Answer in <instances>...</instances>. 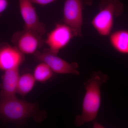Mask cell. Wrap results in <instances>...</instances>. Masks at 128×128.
<instances>
[{
    "instance_id": "obj_14",
    "label": "cell",
    "mask_w": 128,
    "mask_h": 128,
    "mask_svg": "<svg viewBox=\"0 0 128 128\" xmlns=\"http://www.w3.org/2000/svg\"><path fill=\"white\" fill-rule=\"evenodd\" d=\"M33 3L42 6H45L59 0H30Z\"/></svg>"
},
{
    "instance_id": "obj_1",
    "label": "cell",
    "mask_w": 128,
    "mask_h": 128,
    "mask_svg": "<svg viewBox=\"0 0 128 128\" xmlns=\"http://www.w3.org/2000/svg\"><path fill=\"white\" fill-rule=\"evenodd\" d=\"M108 76L100 72L92 74L85 83L86 92L82 101L81 114L76 117L74 124L80 126L96 119L101 104V86L108 80Z\"/></svg>"
},
{
    "instance_id": "obj_6",
    "label": "cell",
    "mask_w": 128,
    "mask_h": 128,
    "mask_svg": "<svg viewBox=\"0 0 128 128\" xmlns=\"http://www.w3.org/2000/svg\"><path fill=\"white\" fill-rule=\"evenodd\" d=\"M11 41L14 46L24 54H34L45 43L41 34L25 28L14 33Z\"/></svg>"
},
{
    "instance_id": "obj_10",
    "label": "cell",
    "mask_w": 128,
    "mask_h": 128,
    "mask_svg": "<svg viewBox=\"0 0 128 128\" xmlns=\"http://www.w3.org/2000/svg\"><path fill=\"white\" fill-rule=\"evenodd\" d=\"M4 72L1 86V98L16 96L17 93L18 85L20 76L18 68L7 70Z\"/></svg>"
},
{
    "instance_id": "obj_2",
    "label": "cell",
    "mask_w": 128,
    "mask_h": 128,
    "mask_svg": "<svg viewBox=\"0 0 128 128\" xmlns=\"http://www.w3.org/2000/svg\"><path fill=\"white\" fill-rule=\"evenodd\" d=\"M35 104L17 98L16 96L0 98V115L4 122L20 124L37 112Z\"/></svg>"
},
{
    "instance_id": "obj_3",
    "label": "cell",
    "mask_w": 128,
    "mask_h": 128,
    "mask_svg": "<svg viewBox=\"0 0 128 128\" xmlns=\"http://www.w3.org/2000/svg\"><path fill=\"white\" fill-rule=\"evenodd\" d=\"M98 9L92 20V25L101 36H108L113 28L114 18L123 12L124 5L120 0H100Z\"/></svg>"
},
{
    "instance_id": "obj_13",
    "label": "cell",
    "mask_w": 128,
    "mask_h": 128,
    "mask_svg": "<svg viewBox=\"0 0 128 128\" xmlns=\"http://www.w3.org/2000/svg\"><path fill=\"white\" fill-rule=\"evenodd\" d=\"M53 72L52 69L47 64L41 62L35 67L33 76L36 81L44 82L52 76Z\"/></svg>"
},
{
    "instance_id": "obj_5",
    "label": "cell",
    "mask_w": 128,
    "mask_h": 128,
    "mask_svg": "<svg viewBox=\"0 0 128 128\" xmlns=\"http://www.w3.org/2000/svg\"><path fill=\"white\" fill-rule=\"evenodd\" d=\"M34 58L37 61L47 64L53 72L60 74H72L79 75L77 70L78 64L75 62L69 63L57 54L52 52L49 48H44L42 52L37 51L34 54Z\"/></svg>"
},
{
    "instance_id": "obj_12",
    "label": "cell",
    "mask_w": 128,
    "mask_h": 128,
    "mask_svg": "<svg viewBox=\"0 0 128 128\" xmlns=\"http://www.w3.org/2000/svg\"><path fill=\"white\" fill-rule=\"evenodd\" d=\"M36 81L33 74L30 73H25L20 76L18 85L17 93L24 97L32 90Z\"/></svg>"
},
{
    "instance_id": "obj_9",
    "label": "cell",
    "mask_w": 128,
    "mask_h": 128,
    "mask_svg": "<svg viewBox=\"0 0 128 128\" xmlns=\"http://www.w3.org/2000/svg\"><path fill=\"white\" fill-rule=\"evenodd\" d=\"M25 60V56L15 46L6 42H2L0 48V68L5 71L19 68Z\"/></svg>"
},
{
    "instance_id": "obj_8",
    "label": "cell",
    "mask_w": 128,
    "mask_h": 128,
    "mask_svg": "<svg viewBox=\"0 0 128 128\" xmlns=\"http://www.w3.org/2000/svg\"><path fill=\"white\" fill-rule=\"evenodd\" d=\"M21 16L24 22V28L32 30L43 36L46 32V26L40 21L36 9L30 0H18Z\"/></svg>"
},
{
    "instance_id": "obj_11",
    "label": "cell",
    "mask_w": 128,
    "mask_h": 128,
    "mask_svg": "<svg viewBox=\"0 0 128 128\" xmlns=\"http://www.w3.org/2000/svg\"><path fill=\"white\" fill-rule=\"evenodd\" d=\"M110 44L116 51L122 54H128V31L117 30L110 35Z\"/></svg>"
},
{
    "instance_id": "obj_7",
    "label": "cell",
    "mask_w": 128,
    "mask_h": 128,
    "mask_svg": "<svg viewBox=\"0 0 128 128\" xmlns=\"http://www.w3.org/2000/svg\"><path fill=\"white\" fill-rule=\"evenodd\" d=\"M74 37H76L74 33L69 26L64 23H58L48 34L45 43L52 52L57 54Z\"/></svg>"
},
{
    "instance_id": "obj_15",
    "label": "cell",
    "mask_w": 128,
    "mask_h": 128,
    "mask_svg": "<svg viewBox=\"0 0 128 128\" xmlns=\"http://www.w3.org/2000/svg\"><path fill=\"white\" fill-rule=\"evenodd\" d=\"M9 5L8 0H0V14H2L7 9Z\"/></svg>"
},
{
    "instance_id": "obj_4",
    "label": "cell",
    "mask_w": 128,
    "mask_h": 128,
    "mask_svg": "<svg viewBox=\"0 0 128 128\" xmlns=\"http://www.w3.org/2000/svg\"><path fill=\"white\" fill-rule=\"evenodd\" d=\"M93 0H65L63 9V22L73 30L76 37L82 36V11Z\"/></svg>"
}]
</instances>
